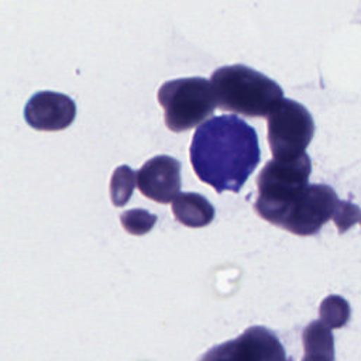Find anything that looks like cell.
Instances as JSON below:
<instances>
[{
	"label": "cell",
	"mask_w": 361,
	"mask_h": 361,
	"mask_svg": "<svg viewBox=\"0 0 361 361\" xmlns=\"http://www.w3.org/2000/svg\"><path fill=\"white\" fill-rule=\"evenodd\" d=\"M312 164L305 152L290 161L271 159L257 176L258 197L255 212L267 221L279 227L293 200L309 185Z\"/></svg>",
	"instance_id": "obj_3"
},
{
	"label": "cell",
	"mask_w": 361,
	"mask_h": 361,
	"mask_svg": "<svg viewBox=\"0 0 361 361\" xmlns=\"http://www.w3.org/2000/svg\"><path fill=\"white\" fill-rule=\"evenodd\" d=\"M200 361H290L278 337L262 326H252L234 340L210 348Z\"/></svg>",
	"instance_id": "obj_7"
},
{
	"label": "cell",
	"mask_w": 361,
	"mask_h": 361,
	"mask_svg": "<svg viewBox=\"0 0 361 361\" xmlns=\"http://www.w3.org/2000/svg\"><path fill=\"white\" fill-rule=\"evenodd\" d=\"M172 212L178 221L188 227H203L214 219V207L202 195L193 192L179 193L172 202Z\"/></svg>",
	"instance_id": "obj_10"
},
{
	"label": "cell",
	"mask_w": 361,
	"mask_h": 361,
	"mask_svg": "<svg viewBox=\"0 0 361 361\" xmlns=\"http://www.w3.org/2000/svg\"><path fill=\"white\" fill-rule=\"evenodd\" d=\"M180 183V162L169 155L148 159L137 172L140 192L158 203L173 202L179 195Z\"/></svg>",
	"instance_id": "obj_9"
},
{
	"label": "cell",
	"mask_w": 361,
	"mask_h": 361,
	"mask_svg": "<svg viewBox=\"0 0 361 361\" xmlns=\"http://www.w3.org/2000/svg\"><path fill=\"white\" fill-rule=\"evenodd\" d=\"M338 204L340 200L329 185H307L293 200L279 227L298 235L316 234L326 221L334 217Z\"/></svg>",
	"instance_id": "obj_6"
},
{
	"label": "cell",
	"mask_w": 361,
	"mask_h": 361,
	"mask_svg": "<svg viewBox=\"0 0 361 361\" xmlns=\"http://www.w3.org/2000/svg\"><path fill=\"white\" fill-rule=\"evenodd\" d=\"M76 116L75 102L58 92H38L27 102L24 118L27 124L39 131H58L69 127Z\"/></svg>",
	"instance_id": "obj_8"
},
{
	"label": "cell",
	"mask_w": 361,
	"mask_h": 361,
	"mask_svg": "<svg viewBox=\"0 0 361 361\" xmlns=\"http://www.w3.org/2000/svg\"><path fill=\"white\" fill-rule=\"evenodd\" d=\"M333 219H334L340 233H343L347 228H350L354 223H357V221L361 223V210H360V207H357L355 204H353L350 202L340 200V204H338L337 212Z\"/></svg>",
	"instance_id": "obj_14"
},
{
	"label": "cell",
	"mask_w": 361,
	"mask_h": 361,
	"mask_svg": "<svg viewBox=\"0 0 361 361\" xmlns=\"http://www.w3.org/2000/svg\"><path fill=\"white\" fill-rule=\"evenodd\" d=\"M158 102L164 107L165 126L175 133L203 124L217 106L212 83L204 78L165 82L158 90Z\"/></svg>",
	"instance_id": "obj_4"
},
{
	"label": "cell",
	"mask_w": 361,
	"mask_h": 361,
	"mask_svg": "<svg viewBox=\"0 0 361 361\" xmlns=\"http://www.w3.org/2000/svg\"><path fill=\"white\" fill-rule=\"evenodd\" d=\"M217 107L247 117H268L283 99L281 86L245 65H227L212 73Z\"/></svg>",
	"instance_id": "obj_2"
},
{
	"label": "cell",
	"mask_w": 361,
	"mask_h": 361,
	"mask_svg": "<svg viewBox=\"0 0 361 361\" xmlns=\"http://www.w3.org/2000/svg\"><path fill=\"white\" fill-rule=\"evenodd\" d=\"M155 221L157 217L142 209L128 210L121 214L123 226L133 234H144L149 231Z\"/></svg>",
	"instance_id": "obj_13"
},
{
	"label": "cell",
	"mask_w": 361,
	"mask_h": 361,
	"mask_svg": "<svg viewBox=\"0 0 361 361\" xmlns=\"http://www.w3.org/2000/svg\"><path fill=\"white\" fill-rule=\"evenodd\" d=\"M320 320L330 329L343 327L350 317V306L345 299L338 295L327 296L319 309Z\"/></svg>",
	"instance_id": "obj_12"
},
{
	"label": "cell",
	"mask_w": 361,
	"mask_h": 361,
	"mask_svg": "<svg viewBox=\"0 0 361 361\" xmlns=\"http://www.w3.org/2000/svg\"><path fill=\"white\" fill-rule=\"evenodd\" d=\"M189 151L195 173L217 193L240 192L261 158L254 127L234 114L216 116L200 124Z\"/></svg>",
	"instance_id": "obj_1"
},
{
	"label": "cell",
	"mask_w": 361,
	"mask_h": 361,
	"mask_svg": "<svg viewBox=\"0 0 361 361\" xmlns=\"http://www.w3.org/2000/svg\"><path fill=\"white\" fill-rule=\"evenodd\" d=\"M268 142L274 159L290 161L305 154L314 134L307 109L290 99H282L267 117Z\"/></svg>",
	"instance_id": "obj_5"
},
{
	"label": "cell",
	"mask_w": 361,
	"mask_h": 361,
	"mask_svg": "<svg viewBox=\"0 0 361 361\" xmlns=\"http://www.w3.org/2000/svg\"><path fill=\"white\" fill-rule=\"evenodd\" d=\"M334 355H329L324 353H316V351H306V355L302 361H333Z\"/></svg>",
	"instance_id": "obj_15"
},
{
	"label": "cell",
	"mask_w": 361,
	"mask_h": 361,
	"mask_svg": "<svg viewBox=\"0 0 361 361\" xmlns=\"http://www.w3.org/2000/svg\"><path fill=\"white\" fill-rule=\"evenodd\" d=\"M137 172L128 165H120L111 175L110 179V197L116 206H124L135 188Z\"/></svg>",
	"instance_id": "obj_11"
}]
</instances>
